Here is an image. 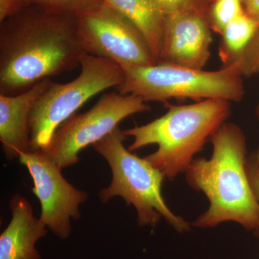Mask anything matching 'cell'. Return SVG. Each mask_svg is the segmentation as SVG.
<instances>
[{
    "label": "cell",
    "mask_w": 259,
    "mask_h": 259,
    "mask_svg": "<svg viewBox=\"0 0 259 259\" xmlns=\"http://www.w3.org/2000/svg\"><path fill=\"white\" fill-rule=\"evenodd\" d=\"M18 159L33 181L32 193L41 204L40 219L58 238H69L71 219H80L79 206L88 200V194L65 180L62 168L42 150L22 153Z\"/></svg>",
    "instance_id": "cell-9"
},
{
    "label": "cell",
    "mask_w": 259,
    "mask_h": 259,
    "mask_svg": "<svg viewBox=\"0 0 259 259\" xmlns=\"http://www.w3.org/2000/svg\"><path fill=\"white\" fill-rule=\"evenodd\" d=\"M86 54L74 15L31 5L0 23V94L18 95L72 71Z\"/></svg>",
    "instance_id": "cell-1"
},
{
    "label": "cell",
    "mask_w": 259,
    "mask_h": 259,
    "mask_svg": "<svg viewBox=\"0 0 259 259\" xmlns=\"http://www.w3.org/2000/svg\"><path fill=\"white\" fill-rule=\"evenodd\" d=\"M126 138L123 131L117 127L93 146L112 171L111 183L99 194L101 202L121 197L136 209L140 226L154 228L163 218L177 232L190 231L192 224L175 214L163 199L161 187L166 177L146 158L126 148L123 144Z\"/></svg>",
    "instance_id": "cell-5"
},
{
    "label": "cell",
    "mask_w": 259,
    "mask_h": 259,
    "mask_svg": "<svg viewBox=\"0 0 259 259\" xmlns=\"http://www.w3.org/2000/svg\"><path fill=\"white\" fill-rule=\"evenodd\" d=\"M255 114H256L257 119H258V123H259V102L258 105H257L256 110H255Z\"/></svg>",
    "instance_id": "cell-23"
},
{
    "label": "cell",
    "mask_w": 259,
    "mask_h": 259,
    "mask_svg": "<svg viewBox=\"0 0 259 259\" xmlns=\"http://www.w3.org/2000/svg\"><path fill=\"white\" fill-rule=\"evenodd\" d=\"M104 3L124 15L141 30L158 63L165 15L152 0H104Z\"/></svg>",
    "instance_id": "cell-13"
},
{
    "label": "cell",
    "mask_w": 259,
    "mask_h": 259,
    "mask_svg": "<svg viewBox=\"0 0 259 259\" xmlns=\"http://www.w3.org/2000/svg\"><path fill=\"white\" fill-rule=\"evenodd\" d=\"M259 28V23L245 12L233 20L221 34L219 56L223 66L234 63L251 41Z\"/></svg>",
    "instance_id": "cell-14"
},
{
    "label": "cell",
    "mask_w": 259,
    "mask_h": 259,
    "mask_svg": "<svg viewBox=\"0 0 259 259\" xmlns=\"http://www.w3.org/2000/svg\"><path fill=\"white\" fill-rule=\"evenodd\" d=\"M231 112V102L216 99L190 105H168L161 117L123 131L126 137L134 139L127 149L133 152L156 145V151L145 158L166 179L174 180L185 173L194 156L226 122Z\"/></svg>",
    "instance_id": "cell-3"
},
{
    "label": "cell",
    "mask_w": 259,
    "mask_h": 259,
    "mask_svg": "<svg viewBox=\"0 0 259 259\" xmlns=\"http://www.w3.org/2000/svg\"><path fill=\"white\" fill-rule=\"evenodd\" d=\"M246 168L250 185L259 202V173L250 155H248V160H247ZM253 232L254 236L259 240V223L257 228Z\"/></svg>",
    "instance_id": "cell-20"
},
{
    "label": "cell",
    "mask_w": 259,
    "mask_h": 259,
    "mask_svg": "<svg viewBox=\"0 0 259 259\" xmlns=\"http://www.w3.org/2000/svg\"><path fill=\"white\" fill-rule=\"evenodd\" d=\"M29 0H0V23L31 5Z\"/></svg>",
    "instance_id": "cell-19"
},
{
    "label": "cell",
    "mask_w": 259,
    "mask_h": 259,
    "mask_svg": "<svg viewBox=\"0 0 259 259\" xmlns=\"http://www.w3.org/2000/svg\"><path fill=\"white\" fill-rule=\"evenodd\" d=\"M212 42L205 13L166 16L158 63L203 69L210 57Z\"/></svg>",
    "instance_id": "cell-10"
},
{
    "label": "cell",
    "mask_w": 259,
    "mask_h": 259,
    "mask_svg": "<svg viewBox=\"0 0 259 259\" xmlns=\"http://www.w3.org/2000/svg\"><path fill=\"white\" fill-rule=\"evenodd\" d=\"M75 18L88 54L108 59L120 66L157 64L141 30L104 2Z\"/></svg>",
    "instance_id": "cell-8"
},
{
    "label": "cell",
    "mask_w": 259,
    "mask_h": 259,
    "mask_svg": "<svg viewBox=\"0 0 259 259\" xmlns=\"http://www.w3.org/2000/svg\"><path fill=\"white\" fill-rule=\"evenodd\" d=\"M150 109L146 102L134 95L117 91L105 94L90 110L68 119L42 151L61 168L73 166L79 161L83 148L104 139L126 117Z\"/></svg>",
    "instance_id": "cell-7"
},
{
    "label": "cell",
    "mask_w": 259,
    "mask_h": 259,
    "mask_svg": "<svg viewBox=\"0 0 259 259\" xmlns=\"http://www.w3.org/2000/svg\"><path fill=\"white\" fill-rule=\"evenodd\" d=\"M209 142L211 157L194 158L185 173L187 185L202 192L209 202L208 208L192 226L207 229L233 222L247 231H254L259 223V202L247 172L244 132L239 125L226 122Z\"/></svg>",
    "instance_id": "cell-2"
},
{
    "label": "cell",
    "mask_w": 259,
    "mask_h": 259,
    "mask_svg": "<svg viewBox=\"0 0 259 259\" xmlns=\"http://www.w3.org/2000/svg\"><path fill=\"white\" fill-rule=\"evenodd\" d=\"M166 16L183 13H205L204 0H152Z\"/></svg>",
    "instance_id": "cell-18"
},
{
    "label": "cell",
    "mask_w": 259,
    "mask_h": 259,
    "mask_svg": "<svg viewBox=\"0 0 259 259\" xmlns=\"http://www.w3.org/2000/svg\"><path fill=\"white\" fill-rule=\"evenodd\" d=\"M236 61L239 65L243 77H250L259 74V28Z\"/></svg>",
    "instance_id": "cell-17"
},
{
    "label": "cell",
    "mask_w": 259,
    "mask_h": 259,
    "mask_svg": "<svg viewBox=\"0 0 259 259\" xmlns=\"http://www.w3.org/2000/svg\"><path fill=\"white\" fill-rule=\"evenodd\" d=\"M79 76L66 83H51L32 107L30 115V148L47 147L53 136L75 112L99 93L117 88L123 79L120 65L86 54Z\"/></svg>",
    "instance_id": "cell-6"
},
{
    "label": "cell",
    "mask_w": 259,
    "mask_h": 259,
    "mask_svg": "<svg viewBox=\"0 0 259 259\" xmlns=\"http://www.w3.org/2000/svg\"><path fill=\"white\" fill-rule=\"evenodd\" d=\"M245 13L259 23V0H242Z\"/></svg>",
    "instance_id": "cell-21"
},
{
    "label": "cell",
    "mask_w": 259,
    "mask_h": 259,
    "mask_svg": "<svg viewBox=\"0 0 259 259\" xmlns=\"http://www.w3.org/2000/svg\"><path fill=\"white\" fill-rule=\"evenodd\" d=\"M32 5L52 13L75 15L101 4L104 0H29Z\"/></svg>",
    "instance_id": "cell-16"
},
{
    "label": "cell",
    "mask_w": 259,
    "mask_h": 259,
    "mask_svg": "<svg viewBox=\"0 0 259 259\" xmlns=\"http://www.w3.org/2000/svg\"><path fill=\"white\" fill-rule=\"evenodd\" d=\"M10 208L11 221L0 235V259H41L35 244L47 236V226L20 194L12 197Z\"/></svg>",
    "instance_id": "cell-12"
},
{
    "label": "cell",
    "mask_w": 259,
    "mask_h": 259,
    "mask_svg": "<svg viewBox=\"0 0 259 259\" xmlns=\"http://www.w3.org/2000/svg\"><path fill=\"white\" fill-rule=\"evenodd\" d=\"M244 13L242 0H214L210 10V25L221 35L228 24Z\"/></svg>",
    "instance_id": "cell-15"
},
{
    "label": "cell",
    "mask_w": 259,
    "mask_h": 259,
    "mask_svg": "<svg viewBox=\"0 0 259 259\" xmlns=\"http://www.w3.org/2000/svg\"><path fill=\"white\" fill-rule=\"evenodd\" d=\"M252 160H253V163H254L255 167H256L257 170H258L259 173V148L254 153H252L250 155Z\"/></svg>",
    "instance_id": "cell-22"
},
{
    "label": "cell",
    "mask_w": 259,
    "mask_h": 259,
    "mask_svg": "<svg viewBox=\"0 0 259 259\" xmlns=\"http://www.w3.org/2000/svg\"><path fill=\"white\" fill-rule=\"evenodd\" d=\"M123 79L116 91L144 102L209 99L239 102L244 97L243 76L237 61L217 71L194 69L157 63L150 66H120Z\"/></svg>",
    "instance_id": "cell-4"
},
{
    "label": "cell",
    "mask_w": 259,
    "mask_h": 259,
    "mask_svg": "<svg viewBox=\"0 0 259 259\" xmlns=\"http://www.w3.org/2000/svg\"><path fill=\"white\" fill-rule=\"evenodd\" d=\"M44 80L24 93L8 96L0 94V141L7 159L19 158L30 148V115L39 97L51 86Z\"/></svg>",
    "instance_id": "cell-11"
}]
</instances>
